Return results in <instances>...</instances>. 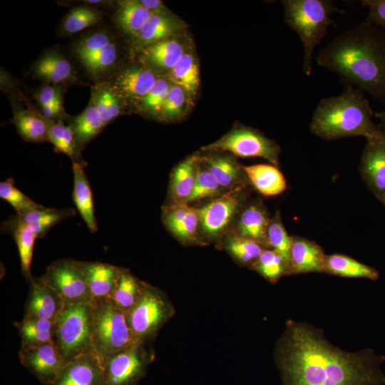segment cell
Segmentation results:
<instances>
[{
  "instance_id": "obj_1",
  "label": "cell",
  "mask_w": 385,
  "mask_h": 385,
  "mask_svg": "<svg viewBox=\"0 0 385 385\" xmlns=\"http://www.w3.org/2000/svg\"><path fill=\"white\" fill-rule=\"evenodd\" d=\"M275 356L283 385H385L384 357L343 351L304 322H287Z\"/></svg>"
},
{
  "instance_id": "obj_2",
  "label": "cell",
  "mask_w": 385,
  "mask_h": 385,
  "mask_svg": "<svg viewBox=\"0 0 385 385\" xmlns=\"http://www.w3.org/2000/svg\"><path fill=\"white\" fill-rule=\"evenodd\" d=\"M318 65L385 103V31L365 21L320 51Z\"/></svg>"
},
{
  "instance_id": "obj_3",
  "label": "cell",
  "mask_w": 385,
  "mask_h": 385,
  "mask_svg": "<svg viewBox=\"0 0 385 385\" xmlns=\"http://www.w3.org/2000/svg\"><path fill=\"white\" fill-rule=\"evenodd\" d=\"M374 115L363 91L346 85L341 94L319 101L312 115L310 130L328 140L354 136L372 140L382 135Z\"/></svg>"
},
{
  "instance_id": "obj_4",
  "label": "cell",
  "mask_w": 385,
  "mask_h": 385,
  "mask_svg": "<svg viewBox=\"0 0 385 385\" xmlns=\"http://www.w3.org/2000/svg\"><path fill=\"white\" fill-rule=\"evenodd\" d=\"M284 19L298 35L304 51L302 70L309 76L312 71L313 53L329 27L334 24V13L344 14L330 0H285L282 1Z\"/></svg>"
},
{
  "instance_id": "obj_5",
  "label": "cell",
  "mask_w": 385,
  "mask_h": 385,
  "mask_svg": "<svg viewBox=\"0 0 385 385\" xmlns=\"http://www.w3.org/2000/svg\"><path fill=\"white\" fill-rule=\"evenodd\" d=\"M91 309L92 347L103 364L111 355L139 344L131 332L126 313L111 298L93 299Z\"/></svg>"
},
{
  "instance_id": "obj_6",
  "label": "cell",
  "mask_w": 385,
  "mask_h": 385,
  "mask_svg": "<svg viewBox=\"0 0 385 385\" xmlns=\"http://www.w3.org/2000/svg\"><path fill=\"white\" fill-rule=\"evenodd\" d=\"M55 342L66 361L93 351L91 304H65L56 321Z\"/></svg>"
},
{
  "instance_id": "obj_7",
  "label": "cell",
  "mask_w": 385,
  "mask_h": 385,
  "mask_svg": "<svg viewBox=\"0 0 385 385\" xmlns=\"http://www.w3.org/2000/svg\"><path fill=\"white\" fill-rule=\"evenodd\" d=\"M174 314V307L167 296L148 284L140 301L126 314L134 337L144 344L157 335Z\"/></svg>"
},
{
  "instance_id": "obj_8",
  "label": "cell",
  "mask_w": 385,
  "mask_h": 385,
  "mask_svg": "<svg viewBox=\"0 0 385 385\" xmlns=\"http://www.w3.org/2000/svg\"><path fill=\"white\" fill-rule=\"evenodd\" d=\"M207 151H227L241 158H262L277 166L279 146L255 129L240 127L233 129L217 141L202 148Z\"/></svg>"
},
{
  "instance_id": "obj_9",
  "label": "cell",
  "mask_w": 385,
  "mask_h": 385,
  "mask_svg": "<svg viewBox=\"0 0 385 385\" xmlns=\"http://www.w3.org/2000/svg\"><path fill=\"white\" fill-rule=\"evenodd\" d=\"M63 299L66 304H89L93 298L85 277L73 260L61 259L53 262L42 276Z\"/></svg>"
},
{
  "instance_id": "obj_10",
  "label": "cell",
  "mask_w": 385,
  "mask_h": 385,
  "mask_svg": "<svg viewBox=\"0 0 385 385\" xmlns=\"http://www.w3.org/2000/svg\"><path fill=\"white\" fill-rule=\"evenodd\" d=\"M150 359L140 343L111 355L103 364V385H135Z\"/></svg>"
},
{
  "instance_id": "obj_11",
  "label": "cell",
  "mask_w": 385,
  "mask_h": 385,
  "mask_svg": "<svg viewBox=\"0 0 385 385\" xmlns=\"http://www.w3.org/2000/svg\"><path fill=\"white\" fill-rule=\"evenodd\" d=\"M19 356L21 364L45 385L56 380L66 362L56 343L21 349Z\"/></svg>"
},
{
  "instance_id": "obj_12",
  "label": "cell",
  "mask_w": 385,
  "mask_h": 385,
  "mask_svg": "<svg viewBox=\"0 0 385 385\" xmlns=\"http://www.w3.org/2000/svg\"><path fill=\"white\" fill-rule=\"evenodd\" d=\"M240 190L237 188L198 210L200 225L205 235L215 238L225 230L240 205Z\"/></svg>"
},
{
  "instance_id": "obj_13",
  "label": "cell",
  "mask_w": 385,
  "mask_h": 385,
  "mask_svg": "<svg viewBox=\"0 0 385 385\" xmlns=\"http://www.w3.org/2000/svg\"><path fill=\"white\" fill-rule=\"evenodd\" d=\"M360 174L380 201L385 196V136L366 140L359 165Z\"/></svg>"
},
{
  "instance_id": "obj_14",
  "label": "cell",
  "mask_w": 385,
  "mask_h": 385,
  "mask_svg": "<svg viewBox=\"0 0 385 385\" xmlns=\"http://www.w3.org/2000/svg\"><path fill=\"white\" fill-rule=\"evenodd\" d=\"M30 292L26 303L25 317L56 322L65 307L61 296L41 277L29 281Z\"/></svg>"
},
{
  "instance_id": "obj_15",
  "label": "cell",
  "mask_w": 385,
  "mask_h": 385,
  "mask_svg": "<svg viewBox=\"0 0 385 385\" xmlns=\"http://www.w3.org/2000/svg\"><path fill=\"white\" fill-rule=\"evenodd\" d=\"M103 362L91 351L67 361L51 385H103Z\"/></svg>"
},
{
  "instance_id": "obj_16",
  "label": "cell",
  "mask_w": 385,
  "mask_h": 385,
  "mask_svg": "<svg viewBox=\"0 0 385 385\" xmlns=\"http://www.w3.org/2000/svg\"><path fill=\"white\" fill-rule=\"evenodd\" d=\"M73 262L84 276L93 299L111 298L122 274L127 270L100 262Z\"/></svg>"
},
{
  "instance_id": "obj_17",
  "label": "cell",
  "mask_w": 385,
  "mask_h": 385,
  "mask_svg": "<svg viewBox=\"0 0 385 385\" xmlns=\"http://www.w3.org/2000/svg\"><path fill=\"white\" fill-rule=\"evenodd\" d=\"M325 257L322 247L317 242L292 236L289 257L290 274L324 272Z\"/></svg>"
},
{
  "instance_id": "obj_18",
  "label": "cell",
  "mask_w": 385,
  "mask_h": 385,
  "mask_svg": "<svg viewBox=\"0 0 385 385\" xmlns=\"http://www.w3.org/2000/svg\"><path fill=\"white\" fill-rule=\"evenodd\" d=\"M158 78L152 70L131 67L123 71L116 78L113 88L117 94L140 101L151 90Z\"/></svg>"
},
{
  "instance_id": "obj_19",
  "label": "cell",
  "mask_w": 385,
  "mask_h": 385,
  "mask_svg": "<svg viewBox=\"0 0 385 385\" xmlns=\"http://www.w3.org/2000/svg\"><path fill=\"white\" fill-rule=\"evenodd\" d=\"M1 231L11 234L16 242L21 272L29 282L33 278L31 273V266L35 241L38 238L36 235L16 215L11 216L1 224Z\"/></svg>"
},
{
  "instance_id": "obj_20",
  "label": "cell",
  "mask_w": 385,
  "mask_h": 385,
  "mask_svg": "<svg viewBox=\"0 0 385 385\" xmlns=\"http://www.w3.org/2000/svg\"><path fill=\"white\" fill-rule=\"evenodd\" d=\"M185 24L167 12L153 14L135 37L138 44L148 47L173 38L184 29Z\"/></svg>"
},
{
  "instance_id": "obj_21",
  "label": "cell",
  "mask_w": 385,
  "mask_h": 385,
  "mask_svg": "<svg viewBox=\"0 0 385 385\" xmlns=\"http://www.w3.org/2000/svg\"><path fill=\"white\" fill-rule=\"evenodd\" d=\"M85 165L73 163V192L74 204L88 230L94 233L98 230L92 191L84 172Z\"/></svg>"
},
{
  "instance_id": "obj_22",
  "label": "cell",
  "mask_w": 385,
  "mask_h": 385,
  "mask_svg": "<svg viewBox=\"0 0 385 385\" xmlns=\"http://www.w3.org/2000/svg\"><path fill=\"white\" fill-rule=\"evenodd\" d=\"M243 172L252 186L265 196H275L287 188L282 172L274 165L257 164L243 166Z\"/></svg>"
},
{
  "instance_id": "obj_23",
  "label": "cell",
  "mask_w": 385,
  "mask_h": 385,
  "mask_svg": "<svg viewBox=\"0 0 385 385\" xmlns=\"http://www.w3.org/2000/svg\"><path fill=\"white\" fill-rule=\"evenodd\" d=\"M19 329L21 349H30L48 343H56V322L25 317L14 323Z\"/></svg>"
},
{
  "instance_id": "obj_24",
  "label": "cell",
  "mask_w": 385,
  "mask_h": 385,
  "mask_svg": "<svg viewBox=\"0 0 385 385\" xmlns=\"http://www.w3.org/2000/svg\"><path fill=\"white\" fill-rule=\"evenodd\" d=\"M270 221L266 210L260 204H251L240 215L237 235L267 246V230Z\"/></svg>"
},
{
  "instance_id": "obj_25",
  "label": "cell",
  "mask_w": 385,
  "mask_h": 385,
  "mask_svg": "<svg viewBox=\"0 0 385 385\" xmlns=\"http://www.w3.org/2000/svg\"><path fill=\"white\" fill-rule=\"evenodd\" d=\"M199 157L192 155L173 170L170 180V195L175 203H187L194 190Z\"/></svg>"
},
{
  "instance_id": "obj_26",
  "label": "cell",
  "mask_w": 385,
  "mask_h": 385,
  "mask_svg": "<svg viewBox=\"0 0 385 385\" xmlns=\"http://www.w3.org/2000/svg\"><path fill=\"white\" fill-rule=\"evenodd\" d=\"M324 272L342 277L371 280H376L379 275L374 268L342 254L326 255Z\"/></svg>"
},
{
  "instance_id": "obj_27",
  "label": "cell",
  "mask_w": 385,
  "mask_h": 385,
  "mask_svg": "<svg viewBox=\"0 0 385 385\" xmlns=\"http://www.w3.org/2000/svg\"><path fill=\"white\" fill-rule=\"evenodd\" d=\"M199 160L210 172L222 188H232L241 182L242 167L226 155L199 157Z\"/></svg>"
},
{
  "instance_id": "obj_28",
  "label": "cell",
  "mask_w": 385,
  "mask_h": 385,
  "mask_svg": "<svg viewBox=\"0 0 385 385\" xmlns=\"http://www.w3.org/2000/svg\"><path fill=\"white\" fill-rule=\"evenodd\" d=\"M75 214L76 211L71 208L58 210L42 206L26 214L16 215L35 232L38 238H42L51 227Z\"/></svg>"
},
{
  "instance_id": "obj_29",
  "label": "cell",
  "mask_w": 385,
  "mask_h": 385,
  "mask_svg": "<svg viewBox=\"0 0 385 385\" xmlns=\"http://www.w3.org/2000/svg\"><path fill=\"white\" fill-rule=\"evenodd\" d=\"M185 53L183 43L175 37L170 38L144 49V56L153 65L171 70Z\"/></svg>"
},
{
  "instance_id": "obj_30",
  "label": "cell",
  "mask_w": 385,
  "mask_h": 385,
  "mask_svg": "<svg viewBox=\"0 0 385 385\" xmlns=\"http://www.w3.org/2000/svg\"><path fill=\"white\" fill-rule=\"evenodd\" d=\"M148 284L135 277L127 269L121 275L111 299L128 314L143 297Z\"/></svg>"
},
{
  "instance_id": "obj_31",
  "label": "cell",
  "mask_w": 385,
  "mask_h": 385,
  "mask_svg": "<svg viewBox=\"0 0 385 385\" xmlns=\"http://www.w3.org/2000/svg\"><path fill=\"white\" fill-rule=\"evenodd\" d=\"M156 13L143 7L136 0L120 2L116 21L125 33L136 37L148 19Z\"/></svg>"
},
{
  "instance_id": "obj_32",
  "label": "cell",
  "mask_w": 385,
  "mask_h": 385,
  "mask_svg": "<svg viewBox=\"0 0 385 385\" xmlns=\"http://www.w3.org/2000/svg\"><path fill=\"white\" fill-rule=\"evenodd\" d=\"M36 76L48 82L59 83L70 79L73 69L69 61L56 53H48L35 65Z\"/></svg>"
},
{
  "instance_id": "obj_33",
  "label": "cell",
  "mask_w": 385,
  "mask_h": 385,
  "mask_svg": "<svg viewBox=\"0 0 385 385\" xmlns=\"http://www.w3.org/2000/svg\"><path fill=\"white\" fill-rule=\"evenodd\" d=\"M170 77L173 83L180 86L189 96H195L200 85V71L194 54L185 52L170 70Z\"/></svg>"
},
{
  "instance_id": "obj_34",
  "label": "cell",
  "mask_w": 385,
  "mask_h": 385,
  "mask_svg": "<svg viewBox=\"0 0 385 385\" xmlns=\"http://www.w3.org/2000/svg\"><path fill=\"white\" fill-rule=\"evenodd\" d=\"M105 125L91 101L89 106L76 116L71 126L78 148H82L98 135Z\"/></svg>"
},
{
  "instance_id": "obj_35",
  "label": "cell",
  "mask_w": 385,
  "mask_h": 385,
  "mask_svg": "<svg viewBox=\"0 0 385 385\" xmlns=\"http://www.w3.org/2000/svg\"><path fill=\"white\" fill-rule=\"evenodd\" d=\"M48 140L57 150L71 158L73 163L86 165L81 158L78 148L71 126L64 125L62 123H48Z\"/></svg>"
},
{
  "instance_id": "obj_36",
  "label": "cell",
  "mask_w": 385,
  "mask_h": 385,
  "mask_svg": "<svg viewBox=\"0 0 385 385\" xmlns=\"http://www.w3.org/2000/svg\"><path fill=\"white\" fill-rule=\"evenodd\" d=\"M14 122L19 134L26 140L36 143L48 140V123L36 114L28 111L19 112Z\"/></svg>"
},
{
  "instance_id": "obj_37",
  "label": "cell",
  "mask_w": 385,
  "mask_h": 385,
  "mask_svg": "<svg viewBox=\"0 0 385 385\" xmlns=\"http://www.w3.org/2000/svg\"><path fill=\"white\" fill-rule=\"evenodd\" d=\"M225 247L237 262L252 267L265 249L261 243L238 235L229 237Z\"/></svg>"
},
{
  "instance_id": "obj_38",
  "label": "cell",
  "mask_w": 385,
  "mask_h": 385,
  "mask_svg": "<svg viewBox=\"0 0 385 385\" xmlns=\"http://www.w3.org/2000/svg\"><path fill=\"white\" fill-rule=\"evenodd\" d=\"M252 267L271 283L290 274L288 263L272 249H265Z\"/></svg>"
},
{
  "instance_id": "obj_39",
  "label": "cell",
  "mask_w": 385,
  "mask_h": 385,
  "mask_svg": "<svg viewBox=\"0 0 385 385\" xmlns=\"http://www.w3.org/2000/svg\"><path fill=\"white\" fill-rule=\"evenodd\" d=\"M292 236H289L282 222L280 214L277 212L270 219L267 230V246L279 253L289 266Z\"/></svg>"
},
{
  "instance_id": "obj_40",
  "label": "cell",
  "mask_w": 385,
  "mask_h": 385,
  "mask_svg": "<svg viewBox=\"0 0 385 385\" xmlns=\"http://www.w3.org/2000/svg\"><path fill=\"white\" fill-rule=\"evenodd\" d=\"M93 96L92 102L106 124L120 113V102L113 88L106 85L98 86Z\"/></svg>"
},
{
  "instance_id": "obj_41",
  "label": "cell",
  "mask_w": 385,
  "mask_h": 385,
  "mask_svg": "<svg viewBox=\"0 0 385 385\" xmlns=\"http://www.w3.org/2000/svg\"><path fill=\"white\" fill-rule=\"evenodd\" d=\"M0 197L12 206L18 215L26 214L43 206L19 190L15 186L13 178L0 183Z\"/></svg>"
},
{
  "instance_id": "obj_42",
  "label": "cell",
  "mask_w": 385,
  "mask_h": 385,
  "mask_svg": "<svg viewBox=\"0 0 385 385\" xmlns=\"http://www.w3.org/2000/svg\"><path fill=\"white\" fill-rule=\"evenodd\" d=\"M100 20L101 14L98 11L88 7L79 6L67 14L63 28L66 33L74 34L96 24Z\"/></svg>"
},
{
  "instance_id": "obj_43",
  "label": "cell",
  "mask_w": 385,
  "mask_h": 385,
  "mask_svg": "<svg viewBox=\"0 0 385 385\" xmlns=\"http://www.w3.org/2000/svg\"><path fill=\"white\" fill-rule=\"evenodd\" d=\"M222 189L210 172L204 165H201L198 160L194 190L188 202L216 196L220 193Z\"/></svg>"
},
{
  "instance_id": "obj_44",
  "label": "cell",
  "mask_w": 385,
  "mask_h": 385,
  "mask_svg": "<svg viewBox=\"0 0 385 385\" xmlns=\"http://www.w3.org/2000/svg\"><path fill=\"white\" fill-rule=\"evenodd\" d=\"M188 96V93L180 86L174 83L171 84L160 116L168 121L182 117L186 109Z\"/></svg>"
},
{
  "instance_id": "obj_45",
  "label": "cell",
  "mask_w": 385,
  "mask_h": 385,
  "mask_svg": "<svg viewBox=\"0 0 385 385\" xmlns=\"http://www.w3.org/2000/svg\"><path fill=\"white\" fill-rule=\"evenodd\" d=\"M170 86L169 81L158 78L148 93L139 101L140 110L150 115H160Z\"/></svg>"
},
{
  "instance_id": "obj_46",
  "label": "cell",
  "mask_w": 385,
  "mask_h": 385,
  "mask_svg": "<svg viewBox=\"0 0 385 385\" xmlns=\"http://www.w3.org/2000/svg\"><path fill=\"white\" fill-rule=\"evenodd\" d=\"M117 56L116 46L111 42L104 48L81 61L90 72L96 73L111 68L116 61Z\"/></svg>"
},
{
  "instance_id": "obj_47",
  "label": "cell",
  "mask_w": 385,
  "mask_h": 385,
  "mask_svg": "<svg viewBox=\"0 0 385 385\" xmlns=\"http://www.w3.org/2000/svg\"><path fill=\"white\" fill-rule=\"evenodd\" d=\"M111 43L108 35L104 33H96L80 41L75 48V51L82 61L104 48Z\"/></svg>"
},
{
  "instance_id": "obj_48",
  "label": "cell",
  "mask_w": 385,
  "mask_h": 385,
  "mask_svg": "<svg viewBox=\"0 0 385 385\" xmlns=\"http://www.w3.org/2000/svg\"><path fill=\"white\" fill-rule=\"evenodd\" d=\"M199 224L198 210L190 207L184 219L172 232L181 241L185 242H192L196 239Z\"/></svg>"
},
{
  "instance_id": "obj_49",
  "label": "cell",
  "mask_w": 385,
  "mask_h": 385,
  "mask_svg": "<svg viewBox=\"0 0 385 385\" xmlns=\"http://www.w3.org/2000/svg\"><path fill=\"white\" fill-rule=\"evenodd\" d=\"M361 4L368 9L366 21L385 31V0H362Z\"/></svg>"
},
{
  "instance_id": "obj_50",
  "label": "cell",
  "mask_w": 385,
  "mask_h": 385,
  "mask_svg": "<svg viewBox=\"0 0 385 385\" xmlns=\"http://www.w3.org/2000/svg\"><path fill=\"white\" fill-rule=\"evenodd\" d=\"M36 98L41 108L51 106H62L61 91L58 86H43L37 93Z\"/></svg>"
},
{
  "instance_id": "obj_51",
  "label": "cell",
  "mask_w": 385,
  "mask_h": 385,
  "mask_svg": "<svg viewBox=\"0 0 385 385\" xmlns=\"http://www.w3.org/2000/svg\"><path fill=\"white\" fill-rule=\"evenodd\" d=\"M140 4L147 9L155 13L166 12L164 3L160 0H139Z\"/></svg>"
},
{
  "instance_id": "obj_52",
  "label": "cell",
  "mask_w": 385,
  "mask_h": 385,
  "mask_svg": "<svg viewBox=\"0 0 385 385\" xmlns=\"http://www.w3.org/2000/svg\"><path fill=\"white\" fill-rule=\"evenodd\" d=\"M375 115L379 120V126L383 135L385 136V109L381 111L376 113Z\"/></svg>"
},
{
  "instance_id": "obj_53",
  "label": "cell",
  "mask_w": 385,
  "mask_h": 385,
  "mask_svg": "<svg viewBox=\"0 0 385 385\" xmlns=\"http://www.w3.org/2000/svg\"><path fill=\"white\" fill-rule=\"evenodd\" d=\"M381 202L384 204V205L385 206V196L382 198V200H381Z\"/></svg>"
}]
</instances>
